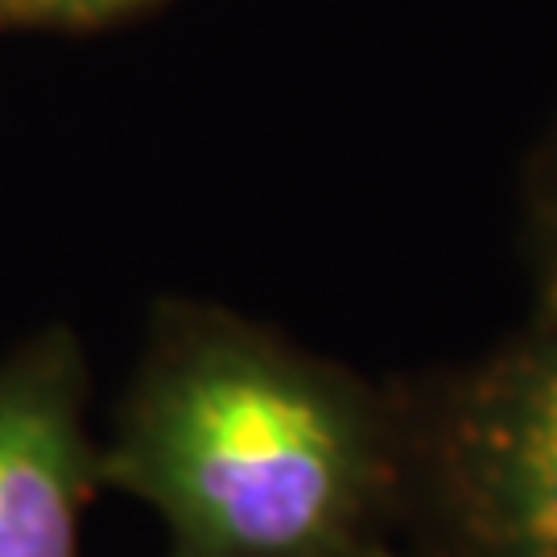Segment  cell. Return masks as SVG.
<instances>
[{"label":"cell","mask_w":557,"mask_h":557,"mask_svg":"<svg viewBox=\"0 0 557 557\" xmlns=\"http://www.w3.org/2000/svg\"><path fill=\"white\" fill-rule=\"evenodd\" d=\"M25 13H41V17H66V21H91L108 17L133 0H13Z\"/></svg>","instance_id":"4"},{"label":"cell","mask_w":557,"mask_h":557,"mask_svg":"<svg viewBox=\"0 0 557 557\" xmlns=\"http://www.w3.org/2000/svg\"><path fill=\"white\" fill-rule=\"evenodd\" d=\"M554 298H557V269H554Z\"/></svg>","instance_id":"5"},{"label":"cell","mask_w":557,"mask_h":557,"mask_svg":"<svg viewBox=\"0 0 557 557\" xmlns=\"http://www.w3.org/2000/svg\"><path fill=\"white\" fill-rule=\"evenodd\" d=\"M455 487L496 557H557V338L508 359L467 400Z\"/></svg>","instance_id":"2"},{"label":"cell","mask_w":557,"mask_h":557,"mask_svg":"<svg viewBox=\"0 0 557 557\" xmlns=\"http://www.w3.org/2000/svg\"><path fill=\"white\" fill-rule=\"evenodd\" d=\"M96 479L71 359L38 351L9 368L0 376V557H79Z\"/></svg>","instance_id":"3"},{"label":"cell","mask_w":557,"mask_h":557,"mask_svg":"<svg viewBox=\"0 0 557 557\" xmlns=\"http://www.w3.org/2000/svg\"><path fill=\"white\" fill-rule=\"evenodd\" d=\"M100 475L149 499L174 557H347L376 479L351 397L244 335L161 359Z\"/></svg>","instance_id":"1"},{"label":"cell","mask_w":557,"mask_h":557,"mask_svg":"<svg viewBox=\"0 0 557 557\" xmlns=\"http://www.w3.org/2000/svg\"><path fill=\"white\" fill-rule=\"evenodd\" d=\"M363 557H376V554H363Z\"/></svg>","instance_id":"6"}]
</instances>
